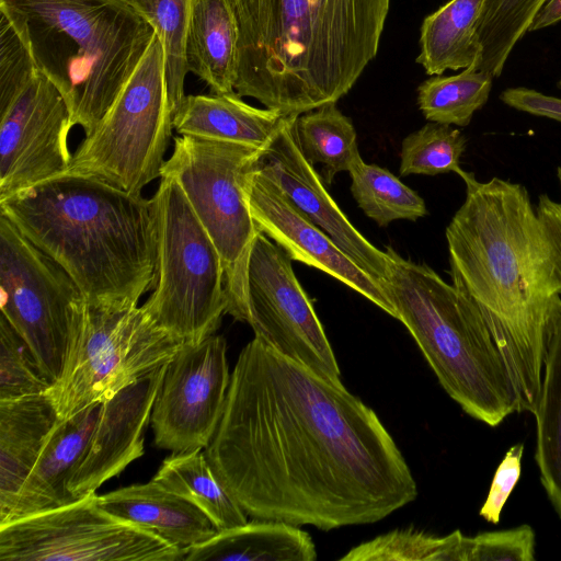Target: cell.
I'll use <instances>...</instances> for the list:
<instances>
[{
	"mask_svg": "<svg viewBox=\"0 0 561 561\" xmlns=\"http://www.w3.org/2000/svg\"><path fill=\"white\" fill-rule=\"evenodd\" d=\"M557 178H558L560 188H561V167L557 168Z\"/></svg>",
	"mask_w": 561,
	"mask_h": 561,
	"instance_id": "60d3db41",
	"label": "cell"
},
{
	"mask_svg": "<svg viewBox=\"0 0 561 561\" xmlns=\"http://www.w3.org/2000/svg\"><path fill=\"white\" fill-rule=\"evenodd\" d=\"M240 26L232 0H196L186 45L190 72L213 93L234 91Z\"/></svg>",
	"mask_w": 561,
	"mask_h": 561,
	"instance_id": "603a6c76",
	"label": "cell"
},
{
	"mask_svg": "<svg viewBox=\"0 0 561 561\" xmlns=\"http://www.w3.org/2000/svg\"><path fill=\"white\" fill-rule=\"evenodd\" d=\"M172 122L164 51L154 35L135 71L93 133L72 153L61 175L93 178L141 195L147 184L161 176Z\"/></svg>",
	"mask_w": 561,
	"mask_h": 561,
	"instance_id": "9c48e42d",
	"label": "cell"
},
{
	"mask_svg": "<svg viewBox=\"0 0 561 561\" xmlns=\"http://www.w3.org/2000/svg\"><path fill=\"white\" fill-rule=\"evenodd\" d=\"M204 453L255 519L331 530L376 523L417 496L402 453L373 409L341 381L255 336L239 354Z\"/></svg>",
	"mask_w": 561,
	"mask_h": 561,
	"instance_id": "6da1fadb",
	"label": "cell"
},
{
	"mask_svg": "<svg viewBox=\"0 0 561 561\" xmlns=\"http://www.w3.org/2000/svg\"><path fill=\"white\" fill-rule=\"evenodd\" d=\"M37 69L64 96L73 125L93 133L154 37L125 0H0Z\"/></svg>",
	"mask_w": 561,
	"mask_h": 561,
	"instance_id": "5b68a950",
	"label": "cell"
},
{
	"mask_svg": "<svg viewBox=\"0 0 561 561\" xmlns=\"http://www.w3.org/2000/svg\"><path fill=\"white\" fill-rule=\"evenodd\" d=\"M341 561H471V536L455 530L436 536L415 528L394 529L352 548Z\"/></svg>",
	"mask_w": 561,
	"mask_h": 561,
	"instance_id": "4dcf8cb0",
	"label": "cell"
},
{
	"mask_svg": "<svg viewBox=\"0 0 561 561\" xmlns=\"http://www.w3.org/2000/svg\"><path fill=\"white\" fill-rule=\"evenodd\" d=\"M557 87H558V89L561 90V79H559V81L557 82Z\"/></svg>",
	"mask_w": 561,
	"mask_h": 561,
	"instance_id": "b9f144b4",
	"label": "cell"
},
{
	"mask_svg": "<svg viewBox=\"0 0 561 561\" xmlns=\"http://www.w3.org/2000/svg\"><path fill=\"white\" fill-rule=\"evenodd\" d=\"M98 502L110 514L153 533L184 552L218 531L197 506L153 480L99 495Z\"/></svg>",
	"mask_w": 561,
	"mask_h": 561,
	"instance_id": "ffe728a7",
	"label": "cell"
},
{
	"mask_svg": "<svg viewBox=\"0 0 561 561\" xmlns=\"http://www.w3.org/2000/svg\"><path fill=\"white\" fill-rule=\"evenodd\" d=\"M547 0H485L478 22L482 57L478 69L499 78L515 45Z\"/></svg>",
	"mask_w": 561,
	"mask_h": 561,
	"instance_id": "d6a6232c",
	"label": "cell"
},
{
	"mask_svg": "<svg viewBox=\"0 0 561 561\" xmlns=\"http://www.w3.org/2000/svg\"><path fill=\"white\" fill-rule=\"evenodd\" d=\"M248 321L254 336L314 374L340 382V368L290 255L263 232L254 239L247 273Z\"/></svg>",
	"mask_w": 561,
	"mask_h": 561,
	"instance_id": "4fadbf2b",
	"label": "cell"
},
{
	"mask_svg": "<svg viewBox=\"0 0 561 561\" xmlns=\"http://www.w3.org/2000/svg\"><path fill=\"white\" fill-rule=\"evenodd\" d=\"M96 492L0 525L1 561H179L185 552L103 510Z\"/></svg>",
	"mask_w": 561,
	"mask_h": 561,
	"instance_id": "7c38bea8",
	"label": "cell"
},
{
	"mask_svg": "<svg viewBox=\"0 0 561 561\" xmlns=\"http://www.w3.org/2000/svg\"><path fill=\"white\" fill-rule=\"evenodd\" d=\"M296 116H285L263 152L259 171L385 288L390 271L387 251L368 241L331 197L320 173L300 149L295 129Z\"/></svg>",
	"mask_w": 561,
	"mask_h": 561,
	"instance_id": "2e32d148",
	"label": "cell"
},
{
	"mask_svg": "<svg viewBox=\"0 0 561 561\" xmlns=\"http://www.w3.org/2000/svg\"><path fill=\"white\" fill-rule=\"evenodd\" d=\"M296 136L306 159L322 164L321 178L330 185L334 176L350 170L360 154L352 119L345 116L336 103L299 114L295 118Z\"/></svg>",
	"mask_w": 561,
	"mask_h": 561,
	"instance_id": "83f0119b",
	"label": "cell"
},
{
	"mask_svg": "<svg viewBox=\"0 0 561 561\" xmlns=\"http://www.w3.org/2000/svg\"><path fill=\"white\" fill-rule=\"evenodd\" d=\"M152 196L157 279L140 306L149 321L184 344L215 334L227 313L221 256L179 183L161 175Z\"/></svg>",
	"mask_w": 561,
	"mask_h": 561,
	"instance_id": "52a82bcc",
	"label": "cell"
},
{
	"mask_svg": "<svg viewBox=\"0 0 561 561\" xmlns=\"http://www.w3.org/2000/svg\"><path fill=\"white\" fill-rule=\"evenodd\" d=\"M523 453V443L513 445L497 466L486 499L479 511V515L488 523H500L503 507L520 477Z\"/></svg>",
	"mask_w": 561,
	"mask_h": 561,
	"instance_id": "74e56055",
	"label": "cell"
},
{
	"mask_svg": "<svg viewBox=\"0 0 561 561\" xmlns=\"http://www.w3.org/2000/svg\"><path fill=\"white\" fill-rule=\"evenodd\" d=\"M466 148L467 137L458 128L430 122L402 140L399 173L401 176L459 174Z\"/></svg>",
	"mask_w": 561,
	"mask_h": 561,
	"instance_id": "836d02e7",
	"label": "cell"
},
{
	"mask_svg": "<svg viewBox=\"0 0 561 561\" xmlns=\"http://www.w3.org/2000/svg\"><path fill=\"white\" fill-rule=\"evenodd\" d=\"M535 460L540 482L561 518V317L549 339L536 408Z\"/></svg>",
	"mask_w": 561,
	"mask_h": 561,
	"instance_id": "4316f807",
	"label": "cell"
},
{
	"mask_svg": "<svg viewBox=\"0 0 561 561\" xmlns=\"http://www.w3.org/2000/svg\"><path fill=\"white\" fill-rule=\"evenodd\" d=\"M485 0H449L425 16L420 30L416 62L430 76L460 70L482 57L478 22Z\"/></svg>",
	"mask_w": 561,
	"mask_h": 561,
	"instance_id": "d4e9b609",
	"label": "cell"
},
{
	"mask_svg": "<svg viewBox=\"0 0 561 561\" xmlns=\"http://www.w3.org/2000/svg\"><path fill=\"white\" fill-rule=\"evenodd\" d=\"M265 148L180 136L161 175L173 178L214 241L222 261L227 313L248 321L247 273L260 232L248 185Z\"/></svg>",
	"mask_w": 561,
	"mask_h": 561,
	"instance_id": "ba28073f",
	"label": "cell"
},
{
	"mask_svg": "<svg viewBox=\"0 0 561 561\" xmlns=\"http://www.w3.org/2000/svg\"><path fill=\"white\" fill-rule=\"evenodd\" d=\"M351 192L358 207L378 226L399 219L416 221L427 215L424 199L385 168L358 154L350 170Z\"/></svg>",
	"mask_w": 561,
	"mask_h": 561,
	"instance_id": "f546056e",
	"label": "cell"
},
{
	"mask_svg": "<svg viewBox=\"0 0 561 561\" xmlns=\"http://www.w3.org/2000/svg\"><path fill=\"white\" fill-rule=\"evenodd\" d=\"M1 314L54 383L80 331L88 302L68 273L0 217Z\"/></svg>",
	"mask_w": 561,
	"mask_h": 561,
	"instance_id": "8fae6325",
	"label": "cell"
},
{
	"mask_svg": "<svg viewBox=\"0 0 561 561\" xmlns=\"http://www.w3.org/2000/svg\"><path fill=\"white\" fill-rule=\"evenodd\" d=\"M153 28L160 39L165 62V80L173 115L185 98L184 83L190 72L186 45L196 0H125Z\"/></svg>",
	"mask_w": 561,
	"mask_h": 561,
	"instance_id": "1f68e13d",
	"label": "cell"
},
{
	"mask_svg": "<svg viewBox=\"0 0 561 561\" xmlns=\"http://www.w3.org/2000/svg\"><path fill=\"white\" fill-rule=\"evenodd\" d=\"M247 194L259 231L283 248L293 261L327 273L397 319L394 307L381 284L299 211L257 168L250 179Z\"/></svg>",
	"mask_w": 561,
	"mask_h": 561,
	"instance_id": "e0dca14e",
	"label": "cell"
},
{
	"mask_svg": "<svg viewBox=\"0 0 561 561\" xmlns=\"http://www.w3.org/2000/svg\"><path fill=\"white\" fill-rule=\"evenodd\" d=\"M493 79L474 64L454 76L435 75L417 88L419 108L430 122L466 127L486 104Z\"/></svg>",
	"mask_w": 561,
	"mask_h": 561,
	"instance_id": "f1b7e54d",
	"label": "cell"
},
{
	"mask_svg": "<svg viewBox=\"0 0 561 561\" xmlns=\"http://www.w3.org/2000/svg\"><path fill=\"white\" fill-rule=\"evenodd\" d=\"M230 379L224 336L184 344L165 364L152 407L154 444L172 453L205 449L222 416Z\"/></svg>",
	"mask_w": 561,
	"mask_h": 561,
	"instance_id": "5bb4252c",
	"label": "cell"
},
{
	"mask_svg": "<svg viewBox=\"0 0 561 561\" xmlns=\"http://www.w3.org/2000/svg\"><path fill=\"white\" fill-rule=\"evenodd\" d=\"M50 386L27 343L1 314L0 401L44 394Z\"/></svg>",
	"mask_w": 561,
	"mask_h": 561,
	"instance_id": "e575fe53",
	"label": "cell"
},
{
	"mask_svg": "<svg viewBox=\"0 0 561 561\" xmlns=\"http://www.w3.org/2000/svg\"><path fill=\"white\" fill-rule=\"evenodd\" d=\"M507 106L561 123V99L525 87L507 88L500 94Z\"/></svg>",
	"mask_w": 561,
	"mask_h": 561,
	"instance_id": "f35d334b",
	"label": "cell"
},
{
	"mask_svg": "<svg viewBox=\"0 0 561 561\" xmlns=\"http://www.w3.org/2000/svg\"><path fill=\"white\" fill-rule=\"evenodd\" d=\"M311 536L298 526L253 519L217 531L208 540L185 550L183 561H314Z\"/></svg>",
	"mask_w": 561,
	"mask_h": 561,
	"instance_id": "cb8c5ba5",
	"label": "cell"
},
{
	"mask_svg": "<svg viewBox=\"0 0 561 561\" xmlns=\"http://www.w3.org/2000/svg\"><path fill=\"white\" fill-rule=\"evenodd\" d=\"M59 420L47 393L0 401V520Z\"/></svg>",
	"mask_w": 561,
	"mask_h": 561,
	"instance_id": "7402d4cb",
	"label": "cell"
},
{
	"mask_svg": "<svg viewBox=\"0 0 561 561\" xmlns=\"http://www.w3.org/2000/svg\"><path fill=\"white\" fill-rule=\"evenodd\" d=\"M385 290L447 394L471 417L500 425L518 412L514 385L479 309L425 263L386 247Z\"/></svg>",
	"mask_w": 561,
	"mask_h": 561,
	"instance_id": "8992f818",
	"label": "cell"
},
{
	"mask_svg": "<svg viewBox=\"0 0 561 561\" xmlns=\"http://www.w3.org/2000/svg\"><path fill=\"white\" fill-rule=\"evenodd\" d=\"M466 197L446 228L451 284L482 314L511 375L518 412L533 413L561 317V202L533 204L520 183L461 170Z\"/></svg>",
	"mask_w": 561,
	"mask_h": 561,
	"instance_id": "7a4b0ae2",
	"label": "cell"
},
{
	"mask_svg": "<svg viewBox=\"0 0 561 561\" xmlns=\"http://www.w3.org/2000/svg\"><path fill=\"white\" fill-rule=\"evenodd\" d=\"M152 480L197 506L218 531L248 522L245 512L217 479L202 449L173 453Z\"/></svg>",
	"mask_w": 561,
	"mask_h": 561,
	"instance_id": "484cf974",
	"label": "cell"
},
{
	"mask_svg": "<svg viewBox=\"0 0 561 561\" xmlns=\"http://www.w3.org/2000/svg\"><path fill=\"white\" fill-rule=\"evenodd\" d=\"M38 69L19 34L0 13V113L27 87Z\"/></svg>",
	"mask_w": 561,
	"mask_h": 561,
	"instance_id": "d590c367",
	"label": "cell"
},
{
	"mask_svg": "<svg viewBox=\"0 0 561 561\" xmlns=\"http://www.w3.org/2000/svg\"><path fill=\"white\" fill-rule=\"evenodd\" d=\"M183 345L156 328L138 305H88L61 375L47 394L59 419L70 417L164 366Z\"/></svg>",
	"mask_w": 561,
	"mask_h": 561,
	"instance_id": "30bf717a",
	"label": "cell"
},
{
	"mask_svg": "<svg viewBox=\"0 0 561 561\" xmlns=\"http://www.w3.org/2000/svg\"><path fill=\"white\" fill-rule=\"evenodd\" d=\"M164 367L156 368L103 401L85 454L67 482V489L76 497L96 492L144 455V432Z\"/></svg>",
	"mask_w": 561,
	"mask_h": 561,
	"instance_id": "ac0fdd59",
	"label": "cell"
},
{
	"mask_svg": "<svg viewBox=\"0 0 561 561\" xmlns=\"http://www.w3.org/2000/svg\"><path fill=\"white\" fill-rule=\"evenodd\" d=\"M234 91L283 115L336 103L377 56L391 0H232Z\"/></svg>",
	"mask_w": 561,
	"mask_h": 561,
	"instance_id": "3957f363",
	"label": "cell"
},
{
	"mask_svg": "<svg viewBox=\"0 0 561 561\" xmlns=\"http://www.w3.org/2000/svg\"><path fill=\"white\" fill-rule=\"evenodd\" d=\"M73 126L64 96L38 70L0 113V202L67 171Z\"/></svg>",
	"mask_w": 561,
	"mask_h": 561,
	"instance_id": "9a60e30c",
	"label": "cell"
},
{
	"mask_svg": "<svg viewBox=\"0 0 561 561\" xmlns=\"http://www.w3.org/2000/svg\"><path fill=\"white\" fill-rule=\"evenodd\" d=\"M102 404L98 401L58 421L0 525L80 500L67 489V482L85 454Z\"/></svg>",
	"mask_w": 561,
	"mask_h": 561,
	"instance_id": "d6986e66",
	"label": "cell"
},
{
	"mask_svg": "<svg viewBox=\"0 0 561 561\" xmlns=\"http://www.w3.org/2000/svg\"><path fill=\"white\" fill-rule=\"evenodd\" d=\"M241 98L236 91L185 95L173 115V128L181 136L266 148L286 115Z\"/></svg>",
	"mask_w": 561,
	"mask_h": 561,
	"instance_id": "44dd1931",
	"label": "cell"
},
{
	"mask_svg": "<svg viewBox=\"0 0 561 561\" xmlns=\"http://www.w3.org/2000/svg\"><path fill=\"white\" fill-rule=\"evenodd\" d=\"M561 21V0H547L535 15L529 31L535 32L554 25Z\"/></svg>",
	"mask_w": 561,
	"mask_h": 561,
	"instance_id": "ab89813d",
	"label": "cell"
},
{
	"mask_svg": "<svg viewBox=\"0 0 561 561\" xmlns=\"http://www.w3.org/2000/svg\"><path fill=\"white\" fill-rule=\"evenodd\" d=\"M536 535L529 525L471 536V561H534Z\"/></svg>",
	"mask_w": 561,
	"mask_h": 561,
	"instance_id": "8d00e7d4",
	"label": "cell"
},
{
	"mask_svg": "<svg viewBox=\"0 0 561 561\" xmlns=\"http://www.w3.org/2000/svg\"><path fill=\"white\" fill-rule=\"evenodd\" d=\"M0 208L68 273L89 306H137L154 288L152 197L93 178L60 175L0 202Z\"/></svg>",
	"mask_w": 561,
	"mask_h": 561,
	"instance_id": "277c9868",
	"label": "cell"
}]
</instances>
